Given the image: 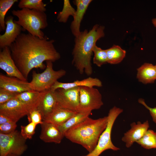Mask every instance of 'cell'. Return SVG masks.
Masks as SVG:
<instances>
[{
    "label": "cell",
    "instance_id": "cell-1",
    "mask_svg": "<svg viewBox=\"0 0 156 156\" xmlns=\"http://www.w3.org/2000/svg\"><path fill=\"white\" fill-rule=\"evenodd\" d=\"M54 42L46 36L40 39L29 33H21L9 47L16 66L27 80L33 68H46L44 62H54L60 59V55L54 47Z\"/></svg>",
    "mask_w": 156,
    "mask_h": 156
},
{
    "label": "cell",
    "instance_id": "cell-2",
    "mask_svg": "<svg viewBox=\"0 0 156 156\" xmlns=\"http://www.w3.org/2000/svg\"><path fill=\"white\" fill-rule=\"evenodd\" d=\"M104 26L96 24L89 31L85 29L75 37L72 64L80 74L84 73L90 76L92 73L91 59L93 49L96 42L104 36Z\"/></svg>",
    "mask_w": 156,
    "mask_h": 156
},
{
    "label": "cell",
    "instance_id": "cell-3",
    "mask_svg": "<svg viewBox=\"0 0 156 156\" xmlns=\"http://www.w3.org/2000/svg\"><path fill=\"white\" fill-rule=\"evenodd\" d=\"M107 122V116L96 119L88 117L68 130L64 137L73 142L81 145L90 153L96 147Z\"/></svg>",
    "mask_w": 156,
    "mask_h": 156
},
{
    "label": "cell",
    "instance_id": "cell-4",
    "mask_svg": "<svg viewBox=\"0 0 156 156\" xmlns=\"http://www.w3.org/2000/svg\"><path fill=\"white\" fill-rule=\"evenodd\" d=\"M12 13L18 18L17 21L14 20L15 23L32 35L40 39L44 38L45 35L41 29H45L48 25L47 15L44 12L23 8L13 10Z\"/></svg>",
    "mask_w": 156,
    "mask_h": 156
},
{
    "label": "cell",
    "instance_id": "cell-5",
    "mask_svg": "<svg viewBox=\"0 0 156 156\" xmlns=\"http://www.w3.org/2000/svg\"><path fill=\"white\" fill-rule=\"evenodd\" d=\"M45 70L41 73L33 71L32 79L29 82V86L32 90L42 92L50 89L52 86L59 79L66 73L65 70L61 69L55 70L53 68V62L46 61Z\"/></svg>",
    "mask_w": 156,
    "mask_h": 156
},
{
    "label": "cell",
    "instance_id": "cell-6",
    "mask_svg": "<svg viewBox=\"0 0 156 156\" xmlns=\"http://www.w3.org/2000/svg\"><path fill=\"white\" fill-rule=\"evenodd\" d=\"M123 112V109L116 106L109 110L107 116L108 122L107 127L101 135L96 147L91 152L82 156H99L107 150L117 151L120 149L113 144L111 140V135L115 121Z\"/></svg>",
    "mask_w": 156,
    "mask_h": 156
},
{
    "label": "cell",
    "instance_id": "cell-7",
    "mask_svg": "<svg viewBox=\"0 0 156 156\" xmlns=\"http://www.w3.org/2000/svg\"><path fill=\"white\" fill-rule=\"evenodd\" d=\"M26 140L17 130L8 134L0 133V156H20L27 148Z\"/></svg>",
    "mask_w": 156,
    "mask_h": 156
},
{
    "label": "cell",
    "instance_id": "cell-8",
    "mask_svg": "<svg viewBox=\"0 0 156 156\" xmlns=\"http://www.w3.org/2000/svg\"><path fill=\"white\" fill-rule=\"evenodd\" d=\"M79 105L77 112L91 113L99 109L103 105L102 96L99 91L94 87H79Z\"/></svg>",
    "mask_w": 156,
    "mask_h": 156
},
{
    "label": "cell",
    "instance_id": "cell-9",
    "mask_svg": "<svg viewBox=\"0 0 156 156\" xmlns=\"http://www.w3.org/2000/svg\"><path fill=\"white\" fill-rule=\"evenodd\" d=\"M35 108H36L14 99L0 105V114L17 122L21 118L27 115L31 110Z\"/></svg>",
    "mask_w": 156,
    "mask_h": 156
},
{
    "label": "cell",
    "instance_id": "cell-10",
    "mask_svg": "<svg viewBox=\"0 0 156 156\" xmlns=\"http://www.w3.org/2000/svg\"><path fill=\"white\" fill-rule=\"evenodd\" d=\"M79 87L65 89L59 88L54 92L57 104L60 107L77 112L79 95Z\"/></svg>",
    "mask_w": 156,
    "mask_h": 156
},
{
    "label": "cell",
    "instance_id": "cell-11",
    "mask_svg": "<svg viewBox=\"0 0 156 156\" xmlns=\"http://www.w3.org/2000/svg\"><path fill=\"white\" fill-rule=\"evenodd\" d=\"M6 29L4 33L0 35V48L9 47L21 33L23 29L19 25L15 23L12 16H7L5 19Z\"/></svg>",
    "mask_w": 156,
    "mask_h": 156
},
{
    "label": "cell",
    "instance_id": "cell-12",
    "mask_svg": "<svg viewBox=\"0 0 156 156\" xmlns=\"http://www.w3.org/2000/svg\"><path fill=\"white\" fill-rule=\"evenodd\" d=\"M0 68L5 71L8 76L27 81L19 70L13 60L10 49L6 47L0 52Z\"/></svg>",
    "mask_w": 156,
    "mask_h": 156
},
{
    "label": "cell",
    "instance_id": "cell-13",
    "mask_svg": "<svg viewBox=\"0 0 156 156\" xmlns=\"http://www.w3.org/2000/svg\"><path fill=\"white\" fill-rule=\"evenodd\" d=\"M131 128L125 133L122 138V140L125 144L126 147H130L133 144L140 139L148 129V121L146 120L142 123L138 121L137 123L133 122L130 125Z\"/></svg>",
    "mask_w": 156,
    "mask_h": 156
},
{
    "label": "cell",
    "instance_id": "cell-14",
    "mask_svg": "<svg viewBox=\"0 0 156 156\" xmlns=\"http://www.w3.org/2000/svg\"><path fill=\"white\" fill-rule=\"evenodd\" d=\"M0 88L18 93L32 90L29 87V82L27 81L2 74L0 75Z\"/></svg>",
    "mask_w": 156,
    "mask_h": 156
},
{
    "label": "cell",
    "instance_id": "cell-15",
    "mask_svg": "<svg viewBox=\"0 0 156 156\" xmlns=\"http://www.w3.org/2000/svg\"><path fill=\"white\" fill-rule=\"evenodd\" d=\"M40 125L41 129L40 135V139L46 143L59 144L61 142L64 136L57 125L44 121H43Z\"/></svg>",
    "mask_w": 156,
    "mask_h": 156
},
{
    "label": "cell",
    "instance_id": "cell-16",
    "mask_svg": "<svg viewBox=\"0 0 156 156\" xmlns=\"http://www.w3.org/2000/svg\"><path fill=\"white\" fill-rule=\"evenodd\" d=\"M91 0H75L73 3L77 7L73 20L71 22L70 28L73 34L76 37L80 34V25L84 16Z\"/></svg>",
    "mask_w": 156,
    "mask_h": 156
},
{
    "label": "cell",
    "instance_id": "cell-17",
    "mask_svg": "<svg viewBox=\"0 0 156 156\" xmlns=\"http://www.w3.org/2000/svg\"><path fill=\"white\" fill-rule=\"evenodd\" d=\"M102 86V82L99 79L90 77L81 80H77L72 82L63 83L57 81L52 86L50 90L53 92L59 88L67 89L81 87L92 88L94 87H101Z\"/></svg>",
    "mask_w": 156,
    "mask_h": 156
},
{
    "label": "cell",
    "instance_id": "cell-18",
    "mask_svg": "<svg viewBox=\"0 0 156 156\" xmlns=\"http://www.w3.org/2000/svg\"><path fill=\"white\" fill-rule=\"evenodd\" d=\"M57 104L53 92L50 89L42 92L40 100L36 108L41 113L43 120L52 112Z\"/></svg>",
    "mask_w": 156,
    "mask_h": 156
},
{
    "label": "cell",
    "instance_id": "cell-19",
    "mask_svg": "<svg viewBox=\"0 0 156 156\" xmlns=\"http://www.w3.org/2000/svg\"><path fill=\"white\" fill-rule=\"evenodd\" d=\"M77 112L62 108L57 104L52 112L43 121L58 126L65 122Z\"/></svg>",
    "mask_w": 156,
    "mask_h": 156
},
{
    "label": "cell",
    "instance_id": "cell-20",
    "mask_svg": "<svg viewBox=\"0 0 156 156\" xmlns=\"http://www.w3.org/2000/svg\"><path fill=\"white\" fill-rule=\"evenodd\" d=\"M136 77L139 81L145 84L152 83L156 80L155 65L145 63L137 69Z\"/></svg>",
    "mask_w": 156,
    "mask_h": 156
},
{
    "label": "cell",
    "instance_id": "cell-21",
    "mask_svg": "<svg viewBox=\"0 0 156 156\" xmlns=\"http://www.w3.org/2000/svg\"><path fill=\"white\" fill-rule=\"evenodd\" d=\"M42 95V92L31 90L18 93L15 99L36 108L39 103Z\"/></svg>",
    "mask_w": 156,
    "mask_h": 156
},
{
    "label": "cell",
    "instance_id": "cell-22",
    "mask_svg": "<svg viewBox=\"0 0 156 156\" xmlns=\"http://www.w3.org/2000/svg\"><path fill=\"white\" fill-rule=\"evenodd\" d=\"M107 54V63L112 64L119 63L125 57L126 51L118 45H114L106 49Z\"/></svg>",
    "mask_w": 156,
    "mask_h": 156
},
{
    "label": "cell",
    "instance_id": "cell-23",
    "mask_svg": "<svg viewBox=\"0 0 156 156\" xmlns=\"http://www.w3.org/2000/svg\"><path fill=\"white\" fill-rule=\"evenodd\" d=\"M91 113L77 112L74 115L69 118L58 127L64 136L65 133L69 129L75 126L88 117Z\"/></svg>",
    "mask_w": 156,
    "mask_h": 156
},
{
    "label": "cell",
    "instance_id": "cell-24",
    "mask_svg": "<svg viewBox=\"0 0 156 156\" xmlns=\"http://www.w3.org/2000/svg\"><path fill=\"white\" fill-rule=\"evenodd\" d=\"M136 142L146 149L156 148V132L148 129L144 136Z\"/></svg>",
    "mask_w": 156,
    "mask_h": 156
},
{
    "label": "cell",
    "instance_id": "cell-25",
    "mask_svg": "<svg viewBox=\"0 0 156 156\" xmlns=\"http://www.w3.org/2000/svg\"><path fill=\"white\" fill-rule=\"evenodd\" d=\"M76 10L72 7L69 0L64 1L62 10L57 14V19L59 22L66 23L70 16H73Z\"/></svg>",
    "mask_w": 156,
    "mask_h": 156
},
{
    "label": "cell",
    "instance_id": "cell-26",
    "mask_svg": "<svg viewBox=\"0 0 156 156\" xmlns=\"http://www.w3.org/2000/svg\"><path fill=\"white\" fill-rule=\"evenodd\" d=\"M18 0H0V31H4L6 29L5 16L9 10Z\"/></svg>",
    "mask_w": 156,
    "mask_h": 156
},
{
    "label": "cell",
    "instance_id": "cell-27",
    "mask_svg": "<svg viewBox=\"0 0 156 156\" xmlns=\"http://www.w3.org/2000/svg\"><path fill=\"white\" fill-rule=\"evenodd\" d=\"M46 6L42 0H21L18 4V7L21 9L27 8L44 12L46 10Z\"/></svg>",
    "mask_w": 156,
    "mask_h": 156
},
{
    "label": "cell",
    "instance_id": "cell-28",
    "mask_svg": "<svg viewBox=\"0 0 156 156\" xmlns=\"http://www.w3.org/2000/svg\"><path fill=\"white\" fill-rule=\"evenodd\" d=\"M94 56L93 59V64L99 67L107 63L106 50H104L95 45L93 49Z\"/></svg>",
    "mask_w": 156,
    "mask_h": 156
},
{
    "label": "cell",
    "instance_id": "cell-29",
    "mask_svg": "<svg viewBox=\"0 0 156 156\" xmlns=\"http://www.w3.org/2000/svg\"><path fill=\"white\" fill-rule=\"evenodd\" d=\"M36 125L31 122L26 126L21 125V133L23 137L26 140L32 139L35 133Z\"/></svg>",
    "mask_w": 156,
    "mask_h": 156
},
{
    "label": "cell",
    "instance_id": "cell-30",
    "mask_svg": "<svg viewBox=\"0 0 156 156\" xmlns=\"http://www.w3.org/2000/svg\"><path fill=\"white\" fill-rule=\"evenodd\" d=\"M27 116L29 123L33 122L36 125L42 123V115L36 108L31 110Z\"/></svg>",
    "mask_w": 156,
    "mask_h": 156
},
{
    "label": "cell",
    "instance_id": "cell-31",
    "mask_svg": "<svg viewBox=\"0 0 156 156\" xmlns=\"http://www.w3.org/2000/svg\"><path fill=\"white\" fill-rule=\"evenodd\" d=\"M18 94L0 88V105L15 99Z\"/></svg>",
    "mask_w": 156,
    "mask_h": 156
},
{
    "label": "cell",
    "instance_id": "cell-32",
    "mask_svg": "<svg viewBox=\"0 0 156 156\" xmlns=\"http://www.w3.org/2000/svg\"><path fill=\"white\" fill-rule=\"evenodd\" d=\"M16 123L11 121L0 125V133L8 134L14 131L17 127Z\"/></svg>",
    "mask_w": 156,
    "mask_h": 156
},
{
    "label": "cell",
    "instance_id": "cell-33",
    "mask_svg": "<svg viewBox=\"0 0 156 156\" xmlns=\"http://www.w3.org/2000/svg\"><path fill=\"white\" fill-rule=\"evenodd\" d=\"M138 103L143 105L148 110L153 122L156 124V107L152 108L148 106L144 100L142 98L138 99Z\"/></svg>",
    "mask_w": 156,
    "mask_h": 156
},
{
    "label": "cell",
    "instance_id": "cell-34",
    "mask_svg": "<svg viewBox=\"0 0 156 156\" xmlns=\"http://www.w3.org/2000/svg\"><path fill=\"white\" fill-rule=\"evenodd\" d=\"M11 121H12L7 116L0 114V125Z\"/></svg>",
    "mask_w": 156,
    "mask_h": 156
},
{
    "label": "cell",
    "instance_id": "cell-35",
    "mask_svg": "<svg viewBox=\"0 0 156 156\" xmlns=\"http://www.w3.org/2000/svg\"><path fill=\"white\" fill-rule=\"evenodd\" d=\"M152 23L154 26L156 27V18H154L152 20Z\"/></svg>",
    "mask_w": 156,
    "mask_h": 156
},
{
    "label": "cell",
    "instance_id": "cell-36",
    "mask_svg": "<svg viewBox=\"0 0 156 156\" xmlns=\"http://www.w3.org/2000/svg\"><path fill=\"white\" fill-rule=\"evenodd\" d=\"M155 66L156 68V64H155Z\"/></svg>",
    "mask_w": 156,
    "mask_h": 156
}]
</instances>
